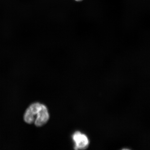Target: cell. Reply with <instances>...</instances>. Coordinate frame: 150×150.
Returning <instances> with one entry per match:
<instances>
[{
  "instance_id": "3957f363",
  "label": "cell",
  "mask_w": 150,
  "mask_h": 150,
  "mask_svg": "<svg viewBox=\"0 0 150 150\" xmlns=\"http://www.w3.org/2000/svg\"><path fill=\"white\" fill-rule=\"evenodd\" d=\"M77 1H79V0H77Z\"/></svg>"
},
{
  "instance_id": "6da1fadb",
  "label": "cell",
  "mask_w": 150,
  "mask_h": 150,
  "mask_svg": "<svg viewBox=\"0 0 150 150\" xmlns=\"http://www.w3.org/2000/svg\"><path fill=\"white\" fill-rule=\"evenodd\" d=\"M48 109L44 105L35 103H33L25 112L24 120L29 124L34 123L38 127L43 126L49 120Z\"/></svg>"
},
{
  "instance_id": "7a4b0ae2",
  "label": "cell",
  "mask_w": 150,
  "mask_h": 150,
  "mask_svg": "<svg viewBox=\"0 0 150 150\" xmlns=\"http://www.w3.org/2000/svg\"><path fill=\"white\" fill-rule=\"evenodd\" d=\"M73 139L75 144V149H84L89 144L88 138L84 134L76 131L73 136Z\"/></svg>"
}]
</instances>
